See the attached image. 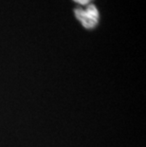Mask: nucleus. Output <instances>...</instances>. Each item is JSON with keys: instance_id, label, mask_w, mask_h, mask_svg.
I'll list each match as a JSON object with an SVG mask.
<instances>
[{"instance_id": "f257e3e1", "label": "nucleus", "mask_w": 146, "mask_h": 147, "mask_svg": "<svg viewBox=\"0 0 146 147\" xmlns=\"http://www.w3.org/2000/svg\"><path fill=\"white\" fill-rule=\"evenodd\" d=\"M74 14L82 26L86 30H93L98 26L100 20V13L98 8L94 4H89L85 9L76 8Z\"/></svg>"}, {"instance_id": "f03ea898", "label": "nucleus", "mask_w": 146, "mask_h": 147, "mask_svg": "<svg viewBox=\"0 0 146 147\" xmlns=\"http://www.w3.org/2000/svg\"><path fill=\"white\" fill-rule=\"evenodd\" d=\"M73 1L78 3V4L82 5V6H87L89 4H91L92 0H73Z\"/></svg>"}]
</instances>
